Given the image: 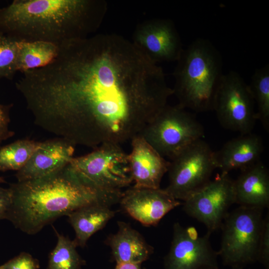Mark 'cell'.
Listing matches in <instances>:
<instances>
[{
    "mask_svg": "<svg viewBox=\"0 0 269 269\" xmlns=\"http://www.w3.org/2000/svg\"><path fill=\"white\" fill-rule=\"evenodd\" d=\"M48 65L15 83L34 123L74 145H121L140 134L173 94L161 67L114 34L65 42Z\"/></svg>",
    "mask_w": 269,
    "mask_h": 269,
    "instance_id": "cell-1",
    "label": "cell"
},
{
    "mask_svg": "<svg viewBox=\"0 0 269 269\" xmlns=\"http://www.w3.org/2000/svg\"><path fill=\"white\" fill-rule=\"evenodd\" d=\"M107 10L102 0H14L0 9V34L58 46L90 36Z\"/></svg>",
    "mask_w": 269,
    "mask_h": 269,
    "instance_id": "cell-2",
    "label": "cell"
},
{
    "mask_svg": "<svg viewBox=\"0 0 269 269\" xmlns=\"http://www.w3.org/2000/svg\"><path fill=\"white\" fill-rule=\"evenodd\" d=\"M12 203L6 219L21 231L34 235L57 218L83 206L119 203L123 191L97 190L83 180L68 164L41 178L17 181L10 187Z\"/></svg>",
    "mask_w": 269,
    "mask_h": 269,
    "instance_id": "cell-3",
    "label": "cell"
},
{
    "mask_svg": "<svg viewBox=\"0 0 269 269\" xmlns=\"http://www.w3.org/2000/svg\"><path fill=\"white\" fill-rule=\"evenodd\" d=\"M176 62L172 90L177 104L197 113L213 111L224 75L219 51L208 40L199 38L183 49Z\"/></svg>",
    "mask_w": 269,
    "mask_h": 269,
    "instance_id": "cell-4",
    "label": "cell"
},
{
    "mask_svg": "<svg viewBox=\"0 0 269 269\" xmlns=\"http://www.w3.org/2000/svg\"><path fill=\"white\" fill-rule=\"evenodd\" d=\"M263 210L240 206L228 213L220 228L221 243L218 251L223 264L243 268L257 261L264 221Z\"/></svg>",
    "mask_w": 269,
    "mask_h": 269,
    "instance_id": "cell-5",
    "label": "cell"
},
{
    "mask_svg": "<svg viewBox=\"0 0 269 269\" xmlns=\"http://www.w3.org/2000/svg\"><path fill=\"white\" fill-rule=\"evenodd\" d=\"M140 135L162 156L171 159L191 143L202 138L204 130L186 109L178 104H167Z\"/></svg>",
    "mask_w": 269,
    "mask_h": 269,
    "instance_id": "cell-6",
    "label": "cell"
},
{
    "mask_svg": "<svg viewBox=\"0 0 269 269\" xmlns=\"http://www.w3.org/2000/svg\"><path fill=\"white\" fill-rule=\"evenodd\" d=\"M115 143H104L85 155L73 157L69 164L86 183L105 192L122 191L133 182L128 154Z\"/></svg>",
    "mask_w": 269,
    "mask_h": 269,
    "instance_id": "cell-7",
    "label": "cell"
},
{
    "mask_svg": "<svg viewBox=\"0 0 269 269\" xmlns=\"http://www.w3.org/2000/svg\"><path fill=\"white\" fill-rule=\"evenodd\" d=\"M213 152L202 138L186 147L169 161V182L165 190L178 200H185L210 180L216 169Z\"/></svg>",
    "mask_w": 269,
    "mask_h": 269,
    "instance_id": "cell-8",
    "label": "cell"
},
{
    "mask_svg": "<svg viewBox=\"0 0 269 269\" xmlns=\"http://www.w3.org/2000/svg\"><path fill=\"white\" fill-rule=\"evenodd\" d=\"M213 111L225 129L251 133L256 121L255 102L244 79L236 71L223 75L217 89Z\"/></svg>",
    "mask_w": 269,
    "mask_h": 269,
    "instance_id": "cell-9",
    "label": "cell"
},
{
    "mask_svg": "<svg viewBox=\"0 0 269 269\" xmlns=\"http://www.w3.org/2000/svg\"><path fill=\"white\" fill-rule=\"evenodd\" d=\"M233 182L229 174L217 175L183 201V210L212 234L221 228L229 208L235 203Z\"/></svg>",
    "mask_w": 269,
    "mask_h": 269,
    "instance_id": "cell-10",
    "label": "cell"
},
{
    "mask_svg": "<svg viewBox=\"0 0 269 269\" xmlns=\"http://www.w3.org/2000/svg\"><path fill=\"white\" fill-rule=\"evenodd\" d=\"M211 233L199 236L193 227L178 222L173 227L168 253L164 259L165 269H219L215 251L210 241Z\"/></svg>",
    "mask_w": 269,
    "mask_h": 269,
    "instance_id": "cell-11",
    "label": "cell"
},
{
    "mask_svg": "<svg viewBox=\"0 0 269 269\" xmlns=\"http://www.w3.org/2000/svg\"><path fill=\"white\" fill-rule=\"evenodd\" d=\"M133 43L152 62L177 61L183 49L173 22L167 19H153L139 24L134 34Z\"/></svg>",
    "mask_w": 269,
    "mask_h": 269,
    "instance_id": "cell-12",
    "label": "cell"
},
{
    "mask_svg": "<svg viewBox=\"0 0 269 269\" xmlns=\"http://www.w3.org/2000/svg\"><path fill=\"white\" fill-rule=\"evenodd\" d=\"M119 203L124 210L145 226H154L169 212L181 205L165 189L133 186L123 193Z\"/></svg>",
    "mask_w": 269,
    "mask_h": 269,
    "instance_id": "cell-13",
    "label": "cell"
},
{
    "mask_svg": "<svg viewBox=\"0 0 269 269\" xmlns=\"http://www.w3.org/2000/svg\"><path fill=\"white\" fill-rule=\"evenodd\" d=\"M128 159L134 187L157 189L167 172L169 161L162 156L143 137L138 134L131 140Z\"/></svg>",
    "mask_w": 269,
    "mask_h": 269,
    "instance_id": "cell-14",
    "label": "cell"
},
{
    "mask_svg": "<svg viewBox=\"0 0 269 269\" xmlns=\"http://www.w3.org/2000/svg\"><path fill=\"white\" fill-rule=\"evenodd\" d=\"M74 150L73 144L59 137L41 142L28 162L17 171V181L41 178L59 170L69 163Z\"/></svg>",
    "mask_w": 269,
    "mask_h": 269,
    "instance_id": "cell-15",
    "label": "cell"
},
{
    "mask_svg": "<svg viewBox=\"0 0 269 269\" xmlns=\"http://www.w3.org/2000/svg\"><path fill=\"white\" fill-rule=\"evenodd\" d=\"M264 151L262 138L253 133L241 134L227 141L213 152L216 168L222 174H229L235 169L243 170L260 161Z\"/></svg>",
    "mask_w": 269,
    "mask_h": 269,
    "instance_id": "cell-16",
    "label": "cell"
},
{
    "mask_svg": "<svg viewBox=\"0 0 269 269\" xmlns=\"http://www.w3.org/2000/svg\"><path fill=\"white\" fill-rule=\"evenodd\" d=\"M234 180L235 203L264 209L269 205V172L259 161L241 170Z\"/></svg>",
    "mask_w": 269,
    "mask_h": 269,
    "instance_id": "cell-17",
    "label": "cell"
},
{
    "mask_svg": "<svg viewBox=\"0 0 269 269\" xmlns=\"http://www.w3.org/2000/svg\"><path fill=\"white\" fill-rule=\"evenodd\" d=\"M118 226L117 232L109 235L106 241L117 263L141 264L147 260L153 253V248L127 223L119 221Z\"/></svg>",
    "mask_w": 269,
    "mask_h": 269,
    "instance_id": "cell-18",
    "label": "cell"
},
{
    "mask_svg": "<svg viewBox=\"0 0 269 269\" xmlns=\"http://www.w3.org/2000/svg\"><path fill=\"white\" fill-rule=\"evenodd\" d=\"M110 206L95 203L79 208L67 216L75 232L74 241L77 247H84L89 238L102 229L115 215Z\"/></svg>",
    "mask_w": 269,
    "mask_h": 269,
    "instance_id": "cell-19",
    "label": "cell"
},
{
    "mask_svg": "<svg viewBox=\"0 0 269 269\" xmlns=\"http://www.w3.org/2000/svg\"><path fill=\"white\" fill-rule=\"evenodd\" d=\"M58 45L43 41H20L17 70L21 73L45 67L58 55Z\"/></svg>",
    "mask_w": 269,
    "mask_h": 269,
    "instance_id": "cell-20",
    "label": "cell"
},
{
    "mask_svg": "<svg viewBox=\"0 0 269 269\" xmlns=\"http://www.w3.org/2000/svg\"><path fill=\"white\" fill-rule=\"evenodd\" d=\"M41 144V142L25 139L0 146V171L19 170Z\"/></svg>",
    "mask_w": 269,
    "mask_h": 269,
    "instance_id": "cell-21",
    "label": "cell"
},
{
    "mask_svg": "<svg viewBox=\"0 0 269 269\" xmlns=\"http://www.w3.org/2000/svg\"><path fill=\"white\" fill-rule=\"evenodd\" d=\"M257 105L256 118L266 131L269 129V65L257 69L248 85Z\"/></svg>",
    "mask_w": 269,
    "mask_h": 269,
    "instance_id": "cell-22",
    "label": "cell"
},
{
    "mask_svg": "<svg viewBox=\"0 0 269 269\" xmlns=\"http://www.w3.org/2000/svg\"><path fill=\"white\" fill-rule=\"evenodd\" d=\"M55 231L57 242L49 255L48 269H81L85 262L78 254L74 240Z\"/></svg>",
    "mask_w": 269,
    "mask_h": 269,
    "instance_id": "cell-23",
    "label": "cell"
},
{
    "mask_svg": "<svg viewBox=\"0 0 269 269\" xmlns=\"http://www.w3.org/2000/svg\"><path fill=\"white\" fill-rule=\"evenodd\" d=\"M19 42L0 34V79L11 80L18 71Z\"/></svg>",
    "mask_w": 269,
    "mask_h": 269,
    "instance_id": "cell-24",
    "label": "cell"
},
{
    "mask_svg": "<svg viewBox=\"0 0 269 269\" xmlns=\"http://www.w3.org/2000/svg\"><path fill=\"white\" fill-rule=\"evenodd\" d=\"M257 261L261 263L265 269H269V216L264 218L262 233L259 241Z\"/></svg>",
    "mask_w": 269,
    "mask_h": 269,
    "instance_id": "cell-25",
    "label": "cell"
},
{
    "mask_svg": "<svg viewBox=\"0 0 269 269\" xmlns=\"http://www.w3.org/2000/svg\"><path fill=\"white\" fill-rule=\"evenodd\" d=\"M3 269H38V261L31 255L22 252L2 266Z\"/></svg>",
    "mask_w": 269,
    "mask_h": 269,
    "instance_id": "cell-26",
    "label": "cell"
},
{
    "mask_svg": "<svg viewBox=\"0 0 269 269\" xmlns=\"http://www.w3.org/2000/svg\"><path fill=\"white\" fill-rule=\"evenodd\" d=\"M10 107V105L0 104V145L4 140L14 135V133L9 129Z\"/></svg>",
    "mask_w": 269,
    "mask_h": 269,
    "instance_id": "cell-27",
    "label": "cell"
},
{
    "mask_svg": "<svg viewBox=\"0 0 269 269\" xmlns=\"http://www.w3.org/2000/svg\"><path fill=\"white\" fill-rule=\"evenodd\" d=\"M12 203L11 190L0 187V220L6 219Z\"/></svg>",
    "mask_w": 269,
    "mask_h": 269,
    "instance_id": "cell-28",
    "label": "cell"
},
{
    "mask_svg": "<svg viewBox=\"0 0 269 269\" xmlns=\"http://www.w3.org/2000/svg\"><path fill=\"white\" fill-rule=\"evenodd\" d=\"M140 264L118 263L115 269H141Z\"/></svg>",
    "mask_w": 269,
    "mask_h": 269,
    "instance_id": "cell-29",
    "label": "cell"
},
{
    "mask_svg": "<svg viewBox=\"0 0 269 269\" xmlns=\"http://www.w3.org/2000/svg\"><path fill=\"white\" fill-rule=\"evenodd\" d=\"M4 182V180H3V178L0 176V184Z\"/></svg>",
    "mask_w": 269,
    "mask_h": 269,
    "instance_id": "cell-30",
    "label": "cell"
},
{
    "mask_svg": "<svg viewBox=\"0 0 269 269\" xmlns=\"http://www.w3.org/2000/svg\"><path fill=\"white\" fill-rule=\"evenodd\" d=\"M232 269H243V268H241V267H234V268H232Z\"/></svg>",
    "mask_w": 269,
    "mask_h": 269,
    "instance_id": "cell-31",
    "label": "cell"
},
{
    "mask_svg": "<svg viewBox=\"0 0 269 269\" xmlns=\"http://www.w3.org/2000/svg\"><path fill=\"white\" fill-rule=\"evenodd\" d=\"M0 269H3L1 266H0Z\"/></svg>",
    "mask_w": 269,
    "mask_h": 269,
    "instance_id": "cell-32",
    "label": "cell"
}]
</instances>
